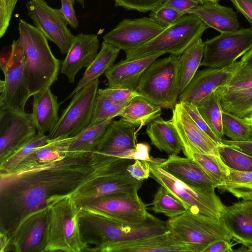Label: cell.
<instances>
[{"label": "cell", "instance_id": "8", "mask_svg": "<svg viewBox=\"0 0 252 252\" xmlns=\"http://www.w3.org/2000/svg\"><path fill=\"white\" fill-rule=\"evenodd\" d=\"M136 91L161 108L173 109L180 94L177 56L155 60L142 74Z\"/></svg>", "mask_w": 252, "mask_h": 252}, {"label": "cell", "instance_id": "11", "mask_svg": "<svg viewBox=\"0 0 252 252\" xmlns=\"http://www.w3.org/2000/svg\"><path fill=\"white\" fill-rule=\"evenodd\" d=\"M97 79L77 92L64 109L54 128L48 134L49 140L74 137L90 123L98 90Z\"/></svg>", "mask_w": 252, "mask_h": 252}, {"label": "cell", "instance_id": "56", "mask_svg": "<svg viewBox=\"0 0 252 252\" xmlns=\"http://www.w3.org/2000/svg\"><path fill=\"white\" fill-rule=\"evenodd\" d=\"M11 239L6 233L0 231V252H10Z\"/></svg>", "mask_w": 252, "mask_h": 252}, {"label": "cell", "instance_id": "43", "mask_svg": "<svg viewBox=\"0 0 252 252\" xmlns=\"http://www.w3.org/2000/svg\"><path fill=\"white\" fill-rule=\"evenodd\" d=\"M252 87V68L242 66L240 63L228 82L217 89L221 91H232Z\"/></svg>", "mask_w": 252, "mask_h": 252}, {"label": "cell", "instance_id": "25", "mask_svg": "<svg viewBox=\"0 0 252 252\" xmlns=\"http://www.w3.org/2000/svg\"><path fill=\"white\" fill-rule=\"evenodd\" d=\"M159 53L130 60H121L111 66L104 73L110 87L136 90L139 80L147 67L160 56Z\"/></svg>", "mask_w": 252, "mask_h": 252}, {"label": "cell", "instance_id": "50", "mask_svg": "<svg viewBox=\"0 0 252 252\" xmlns=\"http://www.w3.org/2000/svg\"><path fill=\"white\" fill-rule=\"evenodd\" d=\"M162 4L171 7L185 15L189 14V11L199 3L196 0H164Z\"/></svg>", "mask_w": 252, "mask_h": 252}, {"label": "cell", "instance_id": "2", "mask_svg": "<svg viewBox=\"0 0 252 252\" xmlns=\"http://www.w3.org/2000/svg\"><path fill=\"white\" fill-rule=\"evenodd\" d=\"M79 224L86 252H100L109 245L159 235L169 231L167 221L149 214L140 222L128 223L112 219L99 211L85 206L80 208Z\"/></svg>", "mask_w": 252, "mask_h": 252}, {"label": "cell", "instance_id": "36", "mask_svg": "<svg viewBox=\"0 0 252 252\" xmlns=\"http://www.w3.org/2000/svg\"><path fill=\"white\" fill-rule=\"evenodd\" d=\"M197 109L207 125L215 134L222 139V110L215 91L202 99L197 105Z\"/></svg>", "mask_w": 252, "mask_h": 252}, {"label": "cell", "instance_id": "5", "mask_svg": "<svg viewBox=\"0 0 252 252\" xmlns=\"http://www.w3.org/2000/svg\"><path fill=\"white\" fill-rule=\"evenodd\" d=\"M150 177L180 201L187 210L214 220H220L224 205L214 188L187 184L163 169L156 158L147 161Z\"/></svg>", "mask_w": 252, "mask_h": 252}, {"label": "cell", "instance_id": "37", "mask_svg": "<svg viewBox=\"0 0 252 252\" xmlns=\"http://www.w3.org/2000/svg\"><path fill=\"white\" fill-rule=\"evenodd\" d=\"M151 205L152 211L169 218L179 216L187 211L183 204L161 185L155 194Z\"/></svg>", "mask_w": 252, "mask_h": 252}, {"label": "cell", "instance_id": "60", "mask_svg": "<svg viewBox=\"0 0 252 252\" xmlns=\"http://www.w3.org/2000/svg\"><path fill=\"white\" fill-rule=\"evenodd\" d=\"M77 0L78 2H79L80 3V4H81V5H82V6L84 8L85 7V5H84V1L85 0Z\"/></svg>", "mask_w": 252, "mask_h": 252}, {"label": "cell", "instance_id": "42", "mask_svg": "<svg viewBox=\"0 0 252 252\" xmlns=\"http://www.w3.org/2000/svg\"><path fill=\"white\" fill-rule=\"evenodd\" d=\"M126 106L117 103L97 93L91 122L88 127L97 125L107 119L120 116Z\"/></svg>", "mask_w": 252, "mask_h": 252}, {"label": "cell", "instance_id": "12", "mask_svg": "<svg viewBox=\"0 0 252 252\" xmlns=\"http://www.w3.org/2000/svg\"><path fill=\"white\" fill-rule=\"evenodd\" d=\"M204 44L201 66L221 68L229 65L252 48V28L220 33Z\"/></svg>", "mask_w": 252, "mask_h": 252}, {"label": "cell", "instance_id": "27", "mask_svg": "<svg viewBox=\"0 0 252 252\" xmlns=\"http://www.w3.org/2000/svg\"><path fill=\"white\" fill-rule=\"evenodd\" d=\"M73 137L49 141L36 148L8 173H16L41 167L61 160L66 156L68 145Z\"/></svg>", "mask_w": 252, "mask_h": 252}, {"label": "cell", "instance_id": "1", "mask_svg": "<svg viewBox=\"0 0 252 252\" xmlns=\"http://www.w3.org/2000/svg\"><path fill=\"white\" fill-rule=\"evenodd\" d=\"M92 154L66 155L41 167L0 174V231L10 237L29 214L71 196L93 174Z\"/></svg>", "mask_w": 252, "mask_h": 252}, {"label": "cell", "instance_id": "51", "mask_svg": "<svg viewBox=\"0 0 252 252\" xmlns=\"http://www.w3.org/2000/svg\"><path fill=\"white\" fill-rule=\"evenodd\" d=\"M75 0H61L62 6L60 8L65 16L68 24L73 28L76 29L79 25L73 5Z\"/></svg>", "mask_w": 252, "mask_h": 252}, {"label": "cell", "instance_id": "33", "mask_svg": "<svg viewBox=\"0 0 252 252\" xmlns=\"http://www.w3.org/2000/svg\"><path fill=\"white\" fill-rule=\"evenodd\" d=\"M113 120L109 119L97 125L87 127L73 137L68 145L66 155H82L92 153Z\"/></svg>", "mask_w": 252, "mask_h": 252}, {"label": "cell", "instance_id": "47", "mask_svg": "<svg viewBox=\"0 0 252 252\" xmlns=\"http://www.w3.org/2000/svg\"><path fill=\"white\" fill-rule=\"evenodd\" d=\"M115 5L127 10L146 12L161 5L164 0H114Z\"/></svg>", "mask_w": 252, "mask_h": 252}, {"label": "cell", "instance_id": "3", "mask_svg": "<svg viewBox=\"0 0 252 252\" xmlns=\"http://www.w3.org/2000/svg\"><path fill=\"white\" fill-rule=\"evenodd\" d=\"M19 37L25 60L30 97L51 87L58 80L61 63L50 48L47 38L36 27L22 19L18 22Z\"/></svg>", "mask_w": 252, "mask_h": 252}, {"label": "cell", "instance_id": "53", "mask_svg": "<svg viewBox=\"0 0 252 252\" xmlns=\"http://www.w3.org/2000/svg\"><path fill=\"white\" fill-rule=\"evenodd\" d=\"M150 147L146 143H136L135 148L132 151L131 159L151 161L152 158L150 156Z\"/></svg>", "mask_w": 252, "mask_h": 252}, {"label": "cell", "instance_id": "57", "mask_svg": "<svg viewBox=\"0 0 252 252\" xmlns=\"http://www.w3.org/2000/svg\"><path fill=\"white\" fill-rule=\"evenodd\" d=\"M239 61L241 65L252 68V48L242 56Z\"/></svg>", "mask_w": 252, "mask_h": 252}, {"label": "cell", "instance_id": "39", "mask_svg": "<svg viewBox=\"0 0 252 252\" xmlns=\"http://www.w3.org/2000/svg\"><path fill=\"white\" fill-rule=\"evenodd\" d=\"M49 141L48 135L38 132L31 140L8 157L0 161V174L11 172L17 165L36 148Z\"/></svg>", "mask_w": 252, "mask_h": 252}, {"label": "cell", "instance_id": "6", "mask_svg": "<svg viewBox=\"0 0 252 252\" xmlns=\"http://www.w3.org/2000/svg\"><path fill=\"white\" fill-rule=\"evenodd\" d=\"M207 28L205 24L197 16L185 15L150 41L125 51L126 60L139 59L159 53L179 56L197 39L201 38L203 32Z\"/></svg>", "mask_w": 252, "mask_h": 252}, {"label": "cell", "instance_id": "19", "mask_svg": "<svg viewBox=\"0 0 252 252\" xmlns=\"http://www.w3.org/2000/svg\"><path fill=\"white\" fill-rule=\"evenodd\" d=\"M171 120L179 136L182 151L186 157L191 153L218 155V144L195 124L180 102L173 109Z\"/></svg>", "mask_w": 252, "mask_h": 252}, {"label": "cell", "instance_id": "14", "mask_svg": "<svg viewBox=\"0 0 252 252\" xmlns=\"http://www.w3.org/2000/svg\"><path fill=\"white\" fill-rule=\"evenodd\" d=\"M26 8L35 26L58 46L62 54L66 55L75 36L68 29V23L60 8L49 6L45 0H31Z\"/></svg>", "mask_w": 252, "mask_h": 252}, {"label": "cell", "instance_id": "9", "mask_svg": "<svg viewBox=\"0 0 252 252\" xmlns=\"http://www.w3.org/2000/svg\"><path fill=\"white\" fill-rule=\"evenodd\" d=\"M169 231L189 245L193 252H203L212 242L232 236L223 220H216L187 210L167 221Z\"/></svg>", "mask_w": 252, "mask_h": 252}, {"label": "cell", "instance_id": "45", "mask_svg": "<svg viewBox=\"0 0 252 252\" xmlns=\"http://www.w3.org/2000/svg\"><path fill=\"white\" fill-rule=\"evenodd\" d=\"M97 93L117 103L126 105L135 97L140 95L136 90L120 87H108L100 89L98 90Z\"/></svg>", "mask_w": 252, "mask_h": 252}, {"label": "cell", "instance_id": "48", "mask_svg": "<svg viewBox=\"0 0 252 252\" xmlns=\"http://www.w3.org/2000/svg\"><path fill=\"white\" fill-rule=\"evenodd\" d=\"M18 0H0V37L5 34Z\"/></svg>", "mask_w": 252, "mask_h": 252}, {"label": "cell", "instance_id": "21", "mask_svg": "<svg viewBox=\"0 0 252 252\" xmlns=\"http://www.w3.org/2000/svg\"><path fill=\"white\" fill-rule=\"evenodd\" d=\"M100 252H193L170 231L166 233L114 243Z\"/></svg>", "mask_w": 252, "mask_h": 252}, {"label": "cell", "instance_id": "23", "mask_svg": "<svg viewBox=\"0 0 252 252\" xmlns=\"http://www.w3.org/2000/svg\"><path fill=\"white\" fill-rule=\"evenodd\" d=\"M156 160L165 171L187 184L214 189L220 186L190 158L172 155L167 159L156 158Z\"/></svg>", "mask_w": 252, "mask_h": 252}, {"label": "cell", "instance_id": "54", "mask_svg": "<svg viewBox=\"0 0 252 252\" xmlns=\"http://www.w3.org/2000/svg\"><path fill=\"white\" fill-rule=\"evenodd\" d=\"M237 10L252 25V0H230Z\"/></svg>", "mask_w": 252, "mask_h": 252}, {"label": "cell", "instance_id": "44", "mask_svg": "<svg viewBox=\"0 0 252 252\" xmlns=\"http://www.w3.org/2000/svg\"><path fill=\"white\" fill-rule=\"evenodd\" d=\"M150 18L160 26L167 28L174 24L184 15L178 10L161 4L152 10Z\"/></svg>", "mask_w": 252, "mask_h": 252}, {"label": "cell", "instance_id": "58", "mask_svg": "<svg viewBox=\"0 0 252 252\" xmlns=\"http://www.w3.org/2000/svg\"><path fill=\"white\" fill-rule=\"evenodd\" d=\"M243 119L246 122L252 125V111Z\"/></svg>", "mask_w": 252, "mask_h": 252}, {"label": "cell", "instance_id": "52", "mask_svg": "<svg viewBox=\"0 0 252 252\" xmlns=\"http://www.w3.org/2000/svg\"><path fill=\"white\" fill-rule=\"evenodd\" d=\"M233 245L230 242L224 239H219L210 243L203 252H232Z\"/></svg>", "mask_w": 252, "mask_h": 252}, {"label": "cell", "instance_id": "29", "mask_svg": "<svg viewBox=\"0 0 252 252\" xmlns=\"http://www.w3.org/2000/svg\"><path fill=\"white\" fill-rule=\"evenodd\" d=\"M146 132L151 144L169 155H178L182 151V144L171 120L158 117L148 125Z\"/></svg>", "mask_w": 252, "mask_h": 252}, {"label": "cell", "instance_id": "24", "mask_svg": "<svg viewBox=\"0 0 252 252\" xmlns=\"http://www.w3.org/2000/svg\"><path fill=\"white\" fill-rule=\"evenodd\" d=\"M221 219L232 239L252 252V200H243L224 206Z\"/></svg>", "mask_w": 252, "mask_h": 252}, {"label": "cell", "instance_id": "18", "mask_svg": "<svg viewBox=\"0 0 252 252\" xmlns=\"http://www.w3.org/2000/svg\"><path fill=\"white\" fill-rule=\"evenodd\" d=\"M50 208L34 212L27 216L10 236V251L44 252Z\"/></svg>", "mask_w": 252, "mask_h": 252}, {"label": "cell", "instance_id": "38", "mask_svg": "<svg viewBox=\"0 0 252 252\" xmlns=\"http://www.w3.org/2000/svg\"><path fill=\"white\" fill-rule=\"evenodd\" d=\"M218 156L229 169L238 171H252V156L228 145L217 146Z\"/></svg>", "mask_w": 252, "mask_h": 252}, {"label": "cell", "instance_id": "22", "mask_svg": "<svg viewBox=\"0 0 252 252\" xmlns=\"http://www.w3.org/2000/svg\"><path fill=\"white\" fill-rule=\"evenodd\" d=\"M99 41L97 35L78 34L63 61L61 68L70 83L75 81L79 71L88 67L98 54Z\"/></svg>", "mask_w": 252, "mask_h": 252}, {"label": "cell", "instance_id": "46", "mask_svg": "<svg viewBox=\"0 0 252 252\" xmlns=\"http://www.w3.org/2000/svg\"><path fill=\"white\" fill-rule=\"evenodd\" d=\"M180 103L181 104L184 109L188 114L195 124L200 129L205 132L210 137H211L218 144L222 143V139L217 136L211 130L209 126L207 125V123L205 122V121L200 114L196 105L188 102Z\"/></svg>", "mask_w": 252, "mask_h": 252}, {"label": "cell", "instance_id": "16", "mask_svg": "<svg viewBox=\"0 0 252 252\" xmlns=\"http://www.w3.org/2000/svg\"><path fill=\"white\" fill-rule=\"evenodd\" d=\"M137 192H121L102 196L87 206L115 220L128 223L140 222L146 220L150 213Z\"/></svg>", "mask_w": 252, "mask_h": 252}, {"label": "cell", "instance_id": "34", "mask_svg": "<svg viewBox=\"0 0 252 252\" xmlns=\"http://www.w3.org/2000/svg\"><path fill=\"white\" fill-rule=\"evenodd\" d=\"M222 111L244 118L252 111V87L232 91L217 89Z\"/></svg>", "mask_w": 252, "mask_h": 252}, {"label": "cell", "instance_id": "59", "mask_svg": "<svg viewBox=\"0 0 252 252\" xmlns=\"http://www.w3.org/2000/svg\"><path fill=\"white\" fill-rule=\"evenodd\" d=\"M200 4H203L208 2H217L220 0H196Z\"/></svg>", "mask_w": 252, "mask_h": 252}, {"label": "cell", "instance_id": "55", "mask_svg": "<svg viewBox=\"0 0 252 252\" xmlns=\"http://www.w3.org/2000/svg\"><path fill=\"white\" fill-rule=\"evenodd\" d=\"M222 143L231 146L252 156V141L222 140Z\"/></svg>", "mask_w": 252, "mask_h": 252}, {"label": "cell", "instance_id": "32", "mask_svg": "<svg viewBox=\"0 0 252 252\" xmlns=\"http://www.w3.org/2000/svg\"><path fill=\"white\" fill-rule=\"evenodd\" d=\"M204 50V42L200 38L177 57L180 94L188 85L201 66Z\"/></svg>", "mask_w": 252, "mask_h": 252}, {"label": "cell", "instance_id": "30", "mask_svg": "<svg viewBox=\"0 0 252 252\" xmlns=\"http://www.w3.org/2000/svg\"><path fill=\"white\" fill-rule=\"evenodd\" d=\"M120 50L119 48L103 41L100 50L87 67L82 77L66 99L72 97L77 92L105 73L113 65Z\"/></svg>", "mask_w": 252, "mask_h": 252}, {"label": "cell", "instance_id": "28", "mask_svg": "<svg viewBox=\"0 0 252 252\" xmlns=\"http://www.w3.org/2000/svg\"><path fill=\"white\" fill-rule=\"evenodd\" d=\"M50 88L42 90L33 95L32 114L37 132L42 133L51 131L59 119L60 104Z\"/></svg>", "mask_w": 252, "mask_h": 252}, {"label": "cell", "instance_id": "31", "mask_svg": "<svg viewBox=\"0 0 252 252\" xmlns=\"http://www.w3.org/2000/svg\"><path fill=\"white\" fill-rule=\"evenodd\" d=\"M161 108L141 95L133 98L120 114L121 119L141 128L159 117Z\"/></svg>", "mask_w": 252, "mask_h": 252}, {"label": "cell", "instance_id": "35", "mask_svg": "<svg viewBox=\"0 0 252 252\" xmlns=\"http://www.w3.org/2000/svg\"><path fill=\"white\" fill-rule=\"evenodd\" d=\"M221 192H228L243 200H252V171L229 169L223 183L219 188Z\"/></svg>", "mask_w": 252, "mask_h": 252}, {"label": "cell", "instance_id": "4", "mask_svg": "<svg viewBox=\"0 0 252 252\" xmlns=\"http://www.w3.org/2000/svg\"><path fill=\"white\" fill-rule=\"evenodd\" d=\"M133 160L119 159L106 164L92 162L94 171L91 178L71 195L78 207L80 209L87 206L102 196L138 191L143 181L133 178L127 171V167L133 162Z\"/></svg>", "mask_w": 252, "mask_h": 252}, {"label": "cell", "instance_id": "20", "mask_svg": "<svg viewBox=\"0 0 252 252\" xmlns=\"http://www.w3.org/2000/svg\"><path fill=\"white\" fill-rule=\"evenodd\" d=\"M240 61L221 68H209L198 70L179 95V102L197 105L204 98L226 85L239 66Z\"/></svg>", "mask_w": 252, "mask_h": 252}, {"label": "cell", "instance_id": "49", "mask_svg": "<svg viewBox=\"0 0 252 252\" xmlns=\"http://www.w3.org/2000/svg\"><path fill=\"white\" fill-rule=\"evenodd\" d=\"M127 171L133 178L144 181L150 177V170L147 161L136 159L127 168Z\"/></svg>", "mask_w": 252, "mask_h": 252}, {"label": "cell", "instance_id": "13", "mask_svg": "<svg viewBox=\"0 0 252 252\" xmlns=\"http://www.w3.org/2000/svg\"><path fill=\"white\" fill-rule=\"evenodd\" d=\"M137 127L122 119L112 121L107 127L91 160L96 164H106L119 159H131L136 143Z\"/></svg>", "mask_w": 252, "mask_h": 252}, {"label": "cell", "instance_id": "10", "mask_svg": "<svg viewBox=\"0 0 252 252\" xmlns=\"http://www.w3.org/2000/svg\"><path fill=\"white\" fill-rule=\"evenodd\" d=\"M4 80L0 83V110L25 111L30 97L25 72V60L22 47L14 40L8 57L0 60Z\"/></svg>", "mask_w": 252, "mask_h": 252}, {"label": "cell", "instance_id": "40", "mask_svg": "<svg viewBox=\"0 0 252 252\" xmlns=\"http://www.w3.org/2000/svg\"><path fill=\"white\" fill-rule=\"evenodd\" d=\"M224 135L233 141H252V125L243 118L222 111Z\"/></svg>", "mask_w": 252, "mask_h": 252}, {"label": "cell", "instance_id": "15", "mask_svg": "<svg viewBox=\"0 0 252 252\" xmlns=\"http://www.w3.org/2000/svg\"><path fill=\"white\" fill-rule=\"evenodd\" d=\"M37 133L32 113L15 109L0 110V161L26 144Z\"/></svg>", "mask_w": 252, "mask_h": 252}, {"label": "cell", "instance_id": "41", "mask_svg": "<svg viewBox=\"0 0 252 252\" xmlns=\"http://www.w3.org/2000/svg\"><path fill=\"white\" fill-rule=\"evenodd\" d=\"M188 158L195 161L220 184V186L229 174V169L221 161L218 155L191 153Z\"/></svg>", "mask_w": 252, "mask_h": 252}, {"label": "cell", "instance_id": "7", "mask_svg": "<svg viewBox=\"0 0 252 252\" xmlns=\"http://www.w3.org/2000/svg\"><path fill=\"white\" fill-rule=\"evenodd\" d=\"M79 209L71 195L50 208L44 252L86 251L80 231Z\"/></svg>", "mask_w": 252, "mask_h": 252}, {"label": "cell", "instance_id": "17", "mask_svg": "<svg viewBox=\"0 0 252 252\" xmlns=\"http://www.w3.org/2000/svg\"><path fill=\"white\" fill-rule=\"evenodd\" d=\"M166 28L150 17L125 19L113 30L105 34L103 39L125 51L147 43Z\"/></svg>", "mask_w": 252, "mask_h": 252}, {"label": "cell", "instance_id": "26", "mask_svg": "<svg viewBox=\"0 0 252 252\" xmlns=\"http://www.w3.org/2000/svg\"><path fill=\"white\" fill-rule=\"evenodd\" d=\"M189 14L198 17L208 27L220 33L235 32L240 25L237 13L233 8L222 6L217 2L199 4L189 11Z\"/></svg>", "mask_w": 252, "mask_h": 252}]
</instances>
